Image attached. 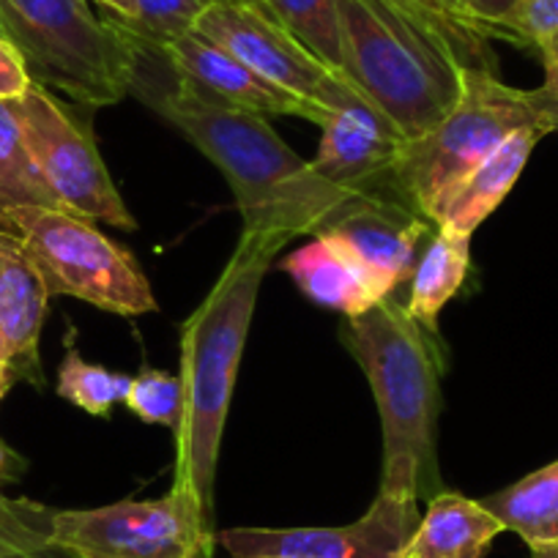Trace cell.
Returning <instances> with one entry per match:
<instances>
[{"instance_id":"obj_1","label":"cell","mask_w":558,"mask_h":558,"mask_svg":"<svg viewBox=\"0 0 558 558\" xmlns=\"http://www.w3.org/2000/svg\"><path fill=\"white\" fill-rule=\"evenodd\" d=\"M129 94L148 101L222 170L244 225L241 233L282 235L288 241L315 235L359 197V192L315 173L313 162L299 157L266 118L211 99L175 72L173 85H154L137 66Z\"/></svg>"},{"instance_id":"obj_2","label":"cell","mask_w":558,"mask_h":558,"mask_svg":"<svg viewBox=\"0 0 558 558\" xmlns=\"http://www.w3.org/2000/svg\"><path fill=\"white\" fill-rule=\"evenodd\" d=\"M286 244L282 235L241 233L214 288L181 326L184 422L175 433L173 485L195 493L208 512H214L219 449L257 293L268 266Z\"/></svg>"},{"instance_id":"obj_3","label":"cell","mask_w":558,"mask_h":558,"mask_svg":"<svg viewBox=\"0 0 558 558\" xmlns=\"http://www.w3.org/2000/svg\"><path fill=\"white\" fill-rule=\"evenodd\" d=\"M362 367L384 433V496L418 501L441 487L438 416L444 408L441 359L433 331L408 315L405 304L384 299L367 313L348 318L340 331Z\"/></svg>"},{"instance_id":"obj_4","label":"cell","mask_w":558,"mask_h":558,"mask_svg":"<svg viewBox=\"0 0 558 558\" xmlns=\"http://www.w3.org/2000/svg\"><path fill=\"white\" fill-rule=\"evenodd\" d=\"M342 74L402 140L430 132L458 101L463 63L425 20L391 0H337Z\"/></svg>"},{"instance_id":"obj_5","label":"cell","mask_w":558,"mask_h":558,"mask_svg":"<svg viewBox=\"0 0 558 558\" xmlns=\"http://www.w3.org/2000/svg\"><path fill=\"white\" fill-rule=\"evenodd\" d=\"M520 129L558 132V94L547 85L512 88L490 69L465 66L452 110L430 132L402 146L391 186L430 219L438 201Z\"/></svg>"},{"instance_id":"obj_6","label":"cell","mask_w":558,"mask_h":558,"mask_svg":"<svg viewBox=\"0 0 558 558\" xmlns=\"http://www.w3.org/2000/svg\"><path fill=\"white\" fill-rule=\"evenodd\" d=\"M0 23L31 80L77 107L99 110L132 90L137 52L88 0H0Z\"/></svg>"},{"instance_id":"obj_7","label":"cell","mask_w":558,"mask_h":558,"mask_svg":"<svg viewBox=\"0 0 558 558\" xmlns=\"http://www.w3.org/2000/svg\"><path fill=\"white\" fill-rule=\"evenodd\" d=\"M52 296H74L112 315L157 313L151 282L132 252L107 239L90 219L61 208L7 211Z\"/></svg>"},{"instance_id":"obj_8","label":"cell","mask_w":558,"mask_h":558,"mask_svg":"<svg viewBox=\"0 0 558 558\" xmlns=\"http://www.w3.org/2000/svg\"><path fill=\"white\" fill-rule=\"evenodd\" d=\"M192 490L50 514V542L72 558H211L217 531Z\"/></svg>"},{"instance_id":"obj_9","label":"cell","mask_w":558,"mask_h":558,"mask_svg":"<svg viewBox=\"0 0 558 558\" xmlns=\"http://www.w3.org/2000/svg\"><path fill=\"white\" fill-rule=\"evenodd\" d=\"M9 107L23 129L36 170L63 211L121 230L137 228L99 157L90 129L80 123L52 90L34 83L23 96L9 101Z\"/></svg>"},{"instance_id":"obj_10","label":"cell","mask_w":558,"mask_h":558,"mask_svg":"<svg viewBox=\"0 0 558 558\" xmlns=\"http://www.w3.org/2000/svg\"><path fill=\"white\" fill-rule=\"evenodd\" d=\"M195 34L228 50L263 80L324 116L331 118L337 110L351 107H373L340 72L326 66L250 0H211L197 20Z\"/></svg>"},{"instance_id":"obj_11","label":"cell","mask_w":558,"mask_h":558,"mask_svg":"<svg viewBox=\"0 0 558 558\" xmlns=\"http://www.w3.org/2000/svg\"><path fill=\"white\" fill-rule=\"evenodd\" d=\"M418 501L378 493L348 525L324 529H225L217 545L233 558H400L416 531Z\"/></svg>"},{"instance_id":"obj_12","label":"cell","mask_w":558,"mask_h":558,"mask_svg":"<svg viewBox=\"0 0 558 558\" xmlns=\"http://www.w3.org/2000/svg\"><path fill=\"white\" fill-rule=\"evenodd\" d=\"M430 225L402 197L367 192L315 235L335 241L367 274L380 299H389L416 268L418 246L430 235Z\"/></svg>"},{"instance_id":"obj_13","label":"cell","mask_w":558,"mask_h":558,"mask_svg":"<svg viewBox=\"0 0 558 558\" xmlns=\"http://www.w3.org/2000/svg\"><path fill=\"white\" fill-rule=\"evenodd\" d=\"M165 58H168L170 69L179 77L190 80L197 88L206 90L211 99L235 107V110L255 112V116L263 118L296 116L304 118V121L318 123L320 129L329 123V116L293 99L286 90H279L277 85L263 80L246 63H241L239 58L230 56L228 50H222L214 41L203 39L195 31L168 45Z\"/></svg>"},{"instance_id":"obj_14","label":"cell","mask_w":558,"mask_h":558,"mask_svg":"<svg viewBox=\"0 0 558 558\" xmlns=\"http://www.w3.org/2000/svg\"><path fill=\"white\" fill-rule=\"evenodd\" d=\"M50 291L20 235L0 230V364L14 380L41 386L39 340Z\"/></svg>"},{"instance_id":"obj_15","label":"cell","mask_w":558,"mask_h":558,"mask_svg":"<svg viewBox=\"0 0 558 558\" xmlns=\"http://www.w3.org/2000/svg\"><path fill=\"white\" fill-rule=\"evenodd\" d=\"M405 140L373 107L337 110L324 126L315 159V173L348 192H378L391 181Z\"/></svg>"},{"instance_id":"obj_16","label":"cell","mask_w":558,"mask_h":558,"mask_svg":"<svg viewBox=\"0 0 558 558\" xmlns=\"http://www.w3.org/2000/svg\"><path fill=\"white\" fill-rule=\"evenodd\" d=\"M542 137L545 132L539 129H520L512 137L504 140L490 157L482 159L438 201L430 214L433 228L474 235V230L507 201Z\"/></svg>"},{"instance_id":"obj_17","label":"cell","mask_w":558,"mask_h":558,"mask_svg":"<svg viewBox=\"0 0 558 558\" xmlns=\"http://www.w3.org/2000/svg\"><path fill=\"white\" fill-rule=\"evenodd\" d=\"M504 525L482 501L458 490H438L427 498L405 553L408 558H485Z\"/></svg>"},{"instance_id":"obj_18","label":"cell","mask_w":558,"mask_h":558,"mask_svg":"<svg viewBox=\"0 0 558 558\" xmlns=\"http://www.w3.org/2000/svg\"><path fill=\"white\" fill-rule=\"evenodd\" d=\"M279 266L310 302L337 310L345 318H356L384 302L356 260L324 235H315L307 246L291 252Z\"/></svg>"},{"instance_id":"obj_19","label":"cell","mask_w":558,"mask_h":558,"mask_svg":"<svg viewBox=\"0 0 558 558\" xmlns=\"http://www.w3.org/2000/svg\"><path fill=\"white\" fill-rule=\"evenodd\" d=\"M471 268V235L438 230L430 244L418 255L416 268L411 274V293L405 310L413 320L436 331V320L441 310L452 302L463 288Z\"/></svg>"},{"instance_id":"obj_20","label":"cell","mask_w":558,"mask_h":558,"mask_svg":"<svg viewBox=\"0 0 558 558\" xmlns=\"http://www.w3.org/2000/svg\"><path fill=\"white\" fill-rule=\"evenodd\" d=\"M480 501L529 547L558 542V460Z\"/></svg>"},{"instance_id":"obj_21","label":"cell","mask_w":558,"mask_h":558,"mask_svg":"<svg viewBox=\"0 0 558 558\" xmlns=\"http://www.w3.org/2000/svg\"><path fill=\"white\" fill-rule=\"evenodd\" d=\"M25 206L61 208V203L36 170L12 107L0 99V214L7 217L12 208Z\"/></svg>"},{"instance_id":"obj_22","label":"cell","mask_w":558,"mask_h":558,"mask_svg":"<svg viewBox=\"0 0 558 558\" xmlns=\"http://www.w3.org/2000/svg\"><path fill=\"white\" fill-rule=\"evenodd\" d=\"M211 0H134V17L116 23V28L126 36L134 52L140 56H165L168 45L181 36L192 34Z\"/></svg>"},{"instance_id":"obj_23","label":"cell","mask_w":558,"mask_h":558,"mask_svg":"<svg viewBox=\"0 0 558 558\" xmlns=\"http://www.w3.org/2000/svg\"><path fill=\"white\" fill-rule=\"evenodd\" d=\"M288 34L296 36L326 66L342 74V36L337 0H255ZM345 77V74H342Z\"/></svg>"},{"instance_id":"obj_24","label":"cell","mask_w":558,"mask_h":558,"mask_svg":"<svg viewBox=\"0 0 558 558\" xmlns=\"http://www.w3.org/2000/svg\"><path fill=\"white\" fill-rule=\"evenodd\" d=\"M129 386V375L88 362L72 345L66 348V356L58 367V395L90 416H110L112 408L126 400Z\"/></svg>"},{"instance_id":"obj_25","label":"cell","mask_w":558,"mask_h":558,"mask_svg":"<svg viewBox=\"0 0 558 558\" xmlns=\"http://www.w3.org/2000/svg\"><path fill=\"white\" fill-rule=\"evenodd\" d=\"M400 9L411 12L413 17L425 20L430 28H436L444 39L449 41V47L454 50V56L460 58V63L469 69H490L496 72V58L490 52V39L485 34H480L476 28H471L447 0H391Z\"/></svg>"},{"instance_id":"obj_26","label":"cell","mask_w":558,"mask_h":558,"mask_svg":"<svg viewBox=\"0 0 558 558\" xmlns=\"http://www.w3.org/2000/svg\"><path fill=\"white\" fill-rule=\"evenodd\" d=\"M123 405L146 425L170 427L173 433H179L181 422H184V386H181L179 375L146 367L132 378Z\"/></svg>"},{"instance_id":"obj_27","label":"cell","mask_w":558,"mask_h":558,"mask_svg":"<svg viewBox=\"0 0 558 558\" xmlns=\"http://www.w3.org/2000/svg\"><path fill=\"white\" fill-rule=\"evenodd\" d=\"M512 41L539 56L545 83L558 94V0H518L512 23Z\"/></svg>"},{"instance_id":"obj_28","label":"cell","mask_w":558,"mask_h":558,"mask_svg":"<svg viewBox=\"0 0 558 558\" xmlns=\"http://www.w3.org/2000/svg\"><path fill=\"white\" fill-rule=\"evenodd\" d=\"M447 3L471 25V28L485 34L487 39L512 41L509 23H512L518 0H447Z\"/></svg>"},{"instance_id":"obj_29","label":"cell","mask_w":558,"mask_h":558,"mask_svg":"<svg viewBox=\"0 0 558 558\" xmlns=\"http://www.w3.org/2000/svg\"><path fill=\"white\" fill-rule=\"evenodd\" d=\"M31 85H34V80H31L28 69H25L23 56L14 50L12 41L0 39V99H17Z\"/></svg>"},{"instance_id":"obj_30","label":"cell","mask_w":558,"mask_h":558,"mask_svg":"<svg viewBox=\"0 0 558 558\" xmlns=\"http://www.w3.org/2000/svg\"><path fill=\"white\" fill-rule=\"evenodd\" d=\"M23 471H25V460L20 458V454L14 452L3 438H0V487L9 485V482H17L20 476H23ZM0 498H3V493H0Z\"/></svg>"},{"instance_id":"obj_31","label":"cell","mask_w":558,"mask_h":558,"mask_svg":"<svg viewBox=\"0 0 558 558\" xmlns=\"http://www.w3.org/2000/svg\"><path fill=\"white\" fill-rule=\"evenodd\" d=\"M96 3L105 7L107 14L121 20V23H126V20L134 17V0H96Z\"/></svg>"},{"instance_id":"obj_32","label":"cell","mask_w":558,"mask_h":558,"mask_svg":"<svg viewBox=\"0 0 558 558\" xmlns=\"http://www.w3.org/2000/svg\"><path fill=\"white\" fill-rule=\"evenodd\" d=\"M531 558H558V542H542V545H531Z\"/></svg>"},{"instance_id":"obj_33","label":"cell","mask_w":558,"mask_h":558,"mask_svg":"<svg viewBox=\"0 0 558 558\" xmlns=\"http://www.w3.org/2000/svg\"><path fill=\"white\" fill-rule=\"evenodd\" d=\"M9 386H12V378H9V373L3 369V364H0V400H3V395L9 391Z\"/></svg>"},{"instance_id":"obj_34","label":"cell","mask_w":558,"mask_h":558,"mask_svg":"<svg viewBox=\"0 0 558 558\" xmlns=\"http://www.w3.org/2000/svg\"><path fill=\"white\" fill-rule=\"evenodd\" d=\"M0 230H9V233H14V230H12V222H9V219L3 217V214H0Z\"/></svg>"},{"instance_id":"obj_35","label":"cell","mask_w":558,"mask_h":558,"mask_svg":"<svg viewBox=\"0 0 558 558\" xmlns=\"http://www.w3.org/2000/svg\"><path fill=\"white\" fill-rule=\"evenodd\" d=\"M0 39H7V36H3V23H0Z\"/></svg>"},{"instance_id":"obj_36","label":"cell","mask_w":558,"mask_h":558,"mask_svg":"<svg viewBox=\"0 0 558 558\" xmlns=\"http://www.w3.org/2000/svg\"><path fill=\"white\" fill-rule=\"evenodd\" d=\"M250 3H255V0H250Z\"/></svg>"},{"instance_id":"obj_37","label":"cell","mask_w":558,"mask_h":558,"mask_svg":"<svg viewBox=\"0 0 558 558\" xmlns=\"http://www.w3.org/2000/svg\"><path fill=\"white\" fill-rule=\"evenodd\" d=\"M400 558H408V556H400Z\"/></svg>"}]
</instances>
